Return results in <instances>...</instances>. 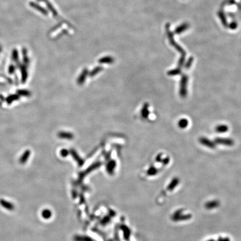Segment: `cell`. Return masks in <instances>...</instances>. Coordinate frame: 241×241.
<instances>
[{"mask_svg":"<svg viewBox=\"0 0 241 241\" xmlns=\"http://www.w3.org/2000/svg\"><path fill=\"white\" fill-rule=\"evenodd\" d=\"M188 82V77L186 75L182 76L181 78L179 94L182 98H185L187 95V84Z\"/></svg>","mask_w":241,"mask_h":241,"instance_id":"obj_1","label":"cell"},{"mask_svg":"<svg viewBox=\"0 0 241 241\" xmlns=\"http://www.w3.org/2000/svg\"><path fill=\"white\" fill-rule=\"evenodd\" d=\"M214 142L215 144H219L227 146H232L234 144V141L229 138L217 137L214 140Z\"/></svg>","mask_w":241,"mask_h":241,"instance_id":"obj_2","label":"cell"},{"mask_svg":"<svg viewBox=\"0 0 241 241\" xmlns=\"http://www.w3.org/2000/svg\"><path fill=\"white\" fill-rule=\"evenodd\" d=\"M199 141L201 145H203L205 146H207L208 148H210L211 149L215 148L216 144H215V142H213L212 141H211L206 137H200L199 139Z\"/></svg>","mask_w":241,"mask_h":241,"instance_id":"obj_3","label":"cell"},{"mask_svg":"<svg viewBox=\"0 0 241 241\" xmlns=\"http://www.w3.org/2000/svg\"><path fill=\"white\" fill-rule=\"evenodd\" d=\"M0 205L1 207H2L3 208L7 209L9 211H14L15 210V205L9 201H7L4 199H0Z\"/></svg>","mask_w":241,"mask_h":241,"instance_id":"obj_4","label":"cell"},{"mask_svg":"<svg viewBox=\"0 0 241 241\" xmlns=\"http://www.w3.org/2000/svg\"><path fill=\"white\" fill-rule=\"evenodd\" d=\"M31 151L29 150H26L24 152V153L21 155V157L19 159V162L21 164H25L28 160L30 157Z\"/></svg>","mask_w":241,"mask_h":241,"instance_id":"obj_5","label":"cell"},{"mask_svg":"<svg viewBox=\"0 0 241 241\" xmlns=\"http://www.w3.org/2000/svg\"><path fill=\"white\" fill-rule=\"evenodd\" d=\"M20 71L21 74V82L23 83H25L28 77V70L27 68L24 65H21L20 66Z\"/></svg>","mask_w":241,"mask_h":241,"instance_id":"obj_6","label":"cell"},{"mask_svg":"<svg viewBox=\"0 0 241 241\" xmlns=\"http://www.w3.org/2000/svg\"><path fill=\"white\" fill-rule=\"evenodd\" d=\"M149 105L148 103H145L142 107V109L141 110V115L144 119H146L148 118L149 115L150 113L149 111Z\"/></svg>","mask_w":241,"mask_h":241,"instance_id":"obj_7","label":"cell"},{"mask_svg":"<svg viewBox=\"0 0 241 241\" xmlns=\"http://www.w3.org/2000/svg\"><path fill=\"white\" fill-rule=\"evenodd\" d=\"M18 99H20V95H18L17 94H11L7 97L6 102L7 104L10 105L13 102H15Z\"/></svg>","mask_w":241,"mask_h":241,"instance_id":"obj_8","label":"cell"},{"mask_svg":"<svg viewBox=\"0 0 241 241\" xmlns=\"http://www.w3.org/2000/svg\"><path fill=\"white\" fill-rule=\"evenodd\" d=\"M228 127L226 124H220L218 125L215 130V131L218 133H225L228 131Z\"/></svg>","mask_w":241,"mask_h":241,"instance_id":"obj_9","label":"cell"},{"mask_svg":"<svg viewBox=\"0 0 241 241\" xmlns=\"http://www.w3.org/2000/svg\"><path fill=\"white\" fill-rule=\"evenodd\" d=\"M189 124L188 120L186 119H182L178 122V126L182 129L188 127Z\"/></svg>","mask_w":241,"mask_h":241,"instance_id":"obj_10","label":"cell"},{"mask_svg":"<svg viewBox=\"0 0 241 241\" xmlns=\"http://www.w3.org/2000/svg\"><path fill=\"white\" fill-rule=\"evenodd\" d=\"M58 136L61 138H65V139H72L73 137V135L72 134L69 133V132H61L59 133Z\"/></svg>","mask_w":241,"mask_h":241,"instance_id":"obj_11","label":"cell"},{"mask_svg":"<svg viewBox=\"0 0 241 241\" xmlns=\"http://www.w3.org/2000/svg\"><path fill=\"white\" fill-rule=\"evenodd\" d=\"M16 94H17L20 96L21 95L23 97H29L31 95L30 91L27 90H17Z\"/></svg>","mask_w":241,"mask_h":241,"instance_id":"obj_12","label":"cell"},{"mask_svg":"<svg viewBox=\"0 0 241 241\" xmlns=\"http://www.w3.org/2000/svg\"><path fill=\"white\" fill-rule=\"evenodd\" d=\"M70 152H71V153H72V155H73V157L75 159V160L77 161V162L79 164H80V165H82L83 163V160L80 157H79V155L77 154V153L75 152V151L74 150H70Z\"/></svg>","mask_w":241,"mask_h":241,"instance_id":"obj_13","label":"cell"},{"mask_svg":"<svg viewBox=\"0 0 241 241\" xmlns=\"http://www.w3.org/2000/svg\"><path fill=\"white\" fill-rule=\"evenodd\" d=\"M86 73L83 72V73L82 74V75H81L79 77V78L78 79V83L80 84H82L84 82V80L86 79Z\"/></svg>","mask_w":241,"mask_h":241,"instance_id":"obj_14","label":"cell"},{"mask_svg":"<svg viewBox=\"0 0 241 241\" xmlns=\"http://www.w3.org/2000/svg\"><path fill=\"white\" fill-rule=\"evenodd\" d=\"M180 73V71L179 70H178V69L173 70H171V71L168 72V74L169 75H171V76L178 75V74H179Z\"/></svg>","mask_w":241,"mask_h":241,"instance_id":"obj_15","label":"cell"},{"mask_svg":"<svg viewBox=\"0 0 241 241\" xmlns=\"http://www.w3.org/2000/svg\"><path fill=\"white\" fill-rule=\"evenodd\" d=\"M15 70H16V68H15V66L14 65H11L9 68V70H8L9 73L10 74H14V72H15Z\"/></svg>","mask_w":241,"mask_h":241,"instance_id":"obj_16","label":"cell"},{"mask_svg":"<svg viewBox=\"0 0 241 241\" xmlns=\"http://www.w3.org/2000/svg\"><path fill=\"white\" fill-rule=\"evenodd\" d=\"M60 153H61V155L62 156L65 157V156H67L68 155V151L67 150H65V149H64V150H62L61 151Z\"/></svg>","mask_w":241,"mask_h":241,"instance_id":"obj_17","label":"cell"},{"mask_svg":"<svg viewBox=\"0 0 241 241\" xmlns=\"http://www.w3.org/2000/svg\"><path fill=\"white\" fill-rule=\"evenodd\" d=\"M157 173V170L155 169V168H154V167H151L150 169L149 170V174H150L151 175H153V174H156Z\"/></svg>","mask_w":241,"mask_h":241,"instance_id":"obj_18","label":"cell"},{"mask_svg":"<svg viewBox=\"0 0 241 241\" xmlns=\"http://www.w3.org/2000/svg\"><path fill=\"white\" fill-rule=\"evenodd\" d=\"M13 59L15 61H16L17 60H18V54H17V51L16 50L14 51V53L13 54Z\"/></svg>","mask_w":241,"mask_h":241,"instance_id":"obj_19","label":"cell"},{"mask_svg":"<svg viewBox=\"0 0 241 241\" xmlns=\"http://www.w3.org/2000/svg\"><path fill=\"white\" fill-rule=\"evenodd\" d=\"M169 161H170V159H169V157H165V159H164L162 160V162H163V164L164 165H167L169 163Z\"/></svg>","mask_w":241,"mask_h":241,"instance_id":"obj_20","label":"cell"},{"mask_svg":"<svg viewBox=\"0 0 241 241\" xmlns=\"http://www.w3.org/2000/svg\"><path fill=\"white\" fill-rule=\"evenodd\" d=\"M162 155H163L162 153H160V154H159L157 156V157L156 158V161L157 162H161V161H162V160H163V159H162Z\"/></svg>","mask_w":241,"mask_h":241,"instance_id":"obj_21","label":"cell"}]
</instances>
